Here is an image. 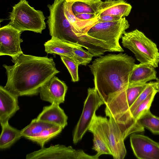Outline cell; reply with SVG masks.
<instances>
[{
  "mask_svg": "<svg viewBox=\"0 0 159 159\" xmlns=\"http://www.w3.org/2000/svg\"><path fill=\"white\" fill-rule=\"evenodd\" d=\"M155 68L149 65L135 64L129 76V85L143 84L156 80L157 72Z\"/></svg>",
  "mask_w": 159,
  "mask_h": 159,
  "instance_id": "18",
  "label": "cell"
},
{
  "mask_svg": "<svg viewBox=\"0 0 159 159\" xmlns=\"http://www.w3.org/2000/svg\"><path fill=\"white\" fill-rule=\"evenodd\" d=\"M72 7L74 15L81 13H99L102 0H72Z\"/></svg>",
  "mask_w": 159,
  "mask_h": 159,
  "instance_id": "21",
  "label": "cell"
},
{
  "mask_svg": "<svg viewBox=\"0 0 159 159\" xmlns=\"http://www.w3.org/2000/svg\"><path fill=\"white\" fill-rule=\"evenodd\" d=\"M107 139L114 159H123L126 154L124 138L120 129L112 117L108 119L100 116Z\"/></svg>",
  "mask_w": 159,
  "mask_h": 159,
  "instance_id": "10",
  "label": "cell"
},
{
  "mask_svg": "<svg viewBox=\"0 0 159 159\" xmlns=\"http://www.w3.org/2000/svg\"><path fill=\"white\" fill-rule=\"evenodd\" d=\"M72 51L78 60L80 65L86 66L90 63L93 57L89 51L84 49L82 47H73Z\"/></svg>",
  "mask_w": 159,
  "mask_h": 159,
  "instance_id": "26",
  "label": "cell"
},
{
  "mask_svg": "<svg viewBox=\"0 0 159 159\" xmlns=\"http://www.w3.org/2000/svg\"><path fill=\"white\" fill-rule=\"evenodd\" d=\"M120 17L110 15H104L98 17V22H108L117 21L121 19Z\"/></svg>",
  "mask_w": 159,
  "mask_h": 159,
  "instance_id": "28",
  "label": "cell"
},
{
  "mask_svg": "<svg viewBox=\"0 0 159 159\" xmlns=\"http://www.w3.org/2000/svg\"><path fill=\"white\" fill-rule=\"evenodd\" d=\"M93 135V145L92 149L100 156L103 154L112 155L102 126L100 116L94 115L88 129Z\"/></svg>",
  "mask_w": 159,
  "mask_h": 159,
  "instance_id": "14",
  "label": "cell"
},
{
  "mask_svg": "<svg viewBox=\"0 0 159 159\" xmlns=\"http://www.w3.org/2000/svg\"><path fill=\"white\" fill-rule=\"evenodd\" d=\"M14 65H3L7 80L4 87L17 96L39 93L41 87L60 72L52 57L25 55L11 57Z\"/></svg>",
  "mask_w": 159,
  "mask_h": 159,
  "instance_id": "1",
  "label": "cell"
},
{
  "mask_svg": "<svg viewBox=\"0 0 159 159\" xmlns=\"http://www.w3.org/2000/svg\"><path fill=\"white\" fill-rule=\"evenodd\" d=\"M18 96L0 86V122L2 124L8 121L20 109Z\"/></svg>",
  "mask_w": 159,
  "mask_h": 159,
  "instance_id": "15",
  "label": "cell"
},
{
  "mask_svg": "<svg viewBox=\"0 0 159 159\" xmlns=\"http://www.w3.org/2000/svg\"><path fill=\"white\" fill-rule=\"evenodd\" d=\"M36 118L58 125L63 129L67 125V116L59 104L54 103L43 107Z\"/></svg>",
  "mask_w": 159,
  "mask_h": 159,
  "instance_id": "16",
  "label": "cell"
},
{
  "mask_svg": "<svg viewBox=\"0 0 159 159\" xmlns=\"http://www.w3.org/2000/svg\"><path fill=\"white\" fill-rule=\"evenodd\" d=\"M129 27L128 21L124 17L117 21L98 22L87 34L104 43L109 52H122L124 50L120 44L119 39Z\"/></svg>",
  "mask_w": 159,
  "mask_h": 159,
  "instance_id": "6",
  "label": "cell"
},
{
  "mask_svg": "<svg viewBox=\"0 0 159 159\" xmlns=\"http://www.w3.org/2000/svg\"><path fill=\"white\" fill-rule=\"evenodd\" d=\"M97 154L90 155L82 150H75L71 146L66 147L59 144L51 145L27 154L26 159H98Z\"/></svg>",
  "mask_w": 159,
  "mask_h": 159,
  "instance_id": "9",
  "label": "cell"
},
{
  "mask_svg": "<svg viewBox=\"0 0 159 159\" xmlns=\"http://www.w3.org/2000/svg\"><path fill=\"white\" fill-rule=\"evenodd\" d=\"M123 46L129 49L140 63L158 66L159 52L156 44L137 29L125 32L121 37Z\"/></svg>",
  "mask_w": 159,
  "mask_h": 159,
  "instance_id": "4",
  "label": "cell"
},
{
  "mask_svg": "<svg viewBox=\"0 0 159 159\" xmlns=\"http://www.w3.org/2000/svg\"><path fill=\"white\" fill-rule=\"evenodd\" d=\"M98 14L92 13H77L75 15L77 18L83 20H89L98 18Z\"/></svg>",
  "mask_w": 159,
  "mask_h": 159,
  "instance_id": "29",
  "label": "cell"
},
{
  "mask_svg": "<svg viewBox=\"0 0 159 159\" xmlns=\"http://www.w3.org/2000/svg\"><path fill=\"white\" fill-rule=\"evenodd\" d=\"M22 32L7 24L0 28V55L14 57L23 52L20 43Z\"/></svg>",
  "mask_w": 159,
  "mask_h": 159,
  "instance_id": "11",
  "label": "cell"
},
{
  "mask_svg": "<svg viewBox=\"0 0 159 159\" xmlns=\"http://www.w3.org/2000/svg\"><path fill=\"white\" fill-rule=\"evenodd\" d=\"M103 104L104 102L95 88H88L81 115L73 134L74 143H76L82 139L88 130L96 111Z\"/></svg>",
  "mask_w": 159,
  "mask_h": 159,
  "instance_id": "8",
  "label": "cell"
},
{
  "mask_svg": "<svg viewBox=\"0 0 159 159\" xmlns=\"http://www.w3.org/2000/svg\"><path fill=\"white\" fill-rule=\"evenodd\" d=\"M137 122L153 134H159V117L153 115L150 110L143 113L137 120Z\"/></svg>",
  "mask_w": 159,
  "mask_h": 159,
  "instance_id": "24",
  "label": "cell"
},
{
  "mask_svg": "<svg viewBox=\"0 0 159 159\" xmlns=\"http://www.w3.org/2000/svg\"><path fill=\"white\" fill-rule=\"evenodd\" d=\"M156 80L157 83V90L158 92L159 93V79L157 78Z\"/></svg>",
  "mask_w": 159,
  "mask_h": 159,
  "instance_id": "30",
  "label": "cell"
},
{
  "mask_svg": "<svg viewBox=\"0 0 159 159\" xmlns=\"http://www.w3.org/2000/svg\"><path fill=\"white\" fill-rule=\"evenodd\" d=\"M61 59L68 69L73 82L79 80L78 67L79 65L70 58L65 56H61Z\"/></svg>",
  "mask_w": 159,
  "mask_h": 159,
  "instance_id": "27",
  "label": "cell"
},
{
  "mask_svg": "<svg viewBox=\"0 0 159 159\" xmlns=\"http://www.w3.org/2000/svg\"><path fill=\"white\" fill-rule=\"evenodd\" d=\"M1 125L2 131L0 136V148L4 149L10 147L22 136L21 130L11 126L8 121Z\"/></svg>",
  "mask_w": 159,
  "mask_h": 159,
  "instance_id": "20",
  "label": "cell"
},
{
  "mask_svg": "<svg viewBox=\"0 0 159 159\" xmlns=\"http://www.w3.org/2000/svg\"><path fill=\"white\" fill-rule=\"evenodd\" d=\"M132 8L125 0H106L101 5L98 17L110 15L124 17L129 16Z\"/></svg>",
  "mask_w": 159,
  "mask_h": 159,
  "instance_id": "17",
  "label": "cell"
},
{
  "mask_svg": "<svg viewBox=\"0 0 159 159\" xmlns=\"http://www.w3.org/2000/svg\"><path fill=\"white\" fill-rule=\"evenodd\" d=\"M9 19L8 24L21 32L28 30L41 33L46 28L43 11L35 10L26 0H20L13 6Z\"/></svg>",
  "mask_w": 159,
  "mask_h": 159,
  "instance_id": "5",
  "label": "cell"
},
{
  "mask_svg": "<svg viewBox=\"0 0 159 159\" xmlns=\"http://www.w3.org/2000/svg\"><path fill=\"white\" fill-rule=\"evenodd\" d=\"M65 0H54L48 5L49 15L47 21L51 39L83 47L80 39L74 32L73 27L65 15Z\"/></svg>",
  "mask_w": 159,
  "mask_h": 159,
  "instance_id": "3",
  "label": "cell"
},
{
  "mask_svg": "<svg viewBox=\"0 0 159 159\" xmlns=\"http://www.w3.org/2000/svg\"><path fill=\"white\" fill-rule=\"evenodd\" d=\"M157 92V89L154 90L137 107L130 115L132 120L137 122V120L143 113L150 110L155 95Z\"/></svg>",
  "mask_w": 159,
  "mask_h": 159,
  "instance_id": "25",
  "label": "cell"
},
{
  "mask_svg": "<svg viewBox=\"0 0 159 159\" xmlns=\"http://www.w3.org/2000/svg\"><path fill=\"white\" fill-rule=\"evenodd\" d=\"M148 83L129 85L110 95L105 103L106 116L118 120L127 111Z\"/></svg>",
  "mask_w": 159,
  "mask_h": 159,
  "instance_id": "7",
  "label": "cell"
},
{
  "mask_svg": "<svg viewBox=\"0 0 159 159\" xmlns=\"http://www.w3.org/2000/svg\"><path fill=\"white\" fill-rule=\"evenodd\" d=\"M44 46L45 51L47 53L68 57L80 65L78 60L73 52L72 48L74 47L80 46L69 44L51 39L45 42Z\"/></svg>",
  "mask_w": 159,
  "mask_h": 159,
  "instance_id": "19",
  "label": "cell"
},
{
  "mask_svg": "<svg viewBox=\"0 0 159 159\" xmlns=\"http://www.w3.org/2000/svg\"><path fill=\"white\" fill-rule=\"evenodd\" d=\"M63 129L60 126L55 125L44 129L29 140L36 143L43 148L46 143L59 134Z\"/></svg>",
  "mask_w": 159,
  "mask_h": 159,
  "instance_id": "23",
  "label": "cell"
},
{
  "mask_svg": "<svg viewBox=\"0 0 159 159\" xmlns=\"http://www.w3.org/2000/svg\"><path fill=\"white\" fill-rule=\"evenodd\" d=\"M68 87L66 84L55 75L40 88V98L51 104L64 103Z\"/></svg>",
  "mask_w": 159,
  "mask_h": 159,
  "instance_id": "13",
  "label": "cell"
},
{
  "mask_svg": "<svg viewBox=\"0 0 159 159\" xmlns=\"http://www.w3.org/2000/svg\"><path fill=\"white\" fill-rule=\"evenodd\" d=\"M130 145L136 157L139 159H159V143L145 135L133 134Z\"/></svg>",
  "mask_w": 159,
  "mask_h": 159,
  "instance_id": "12",
  "label": "cell"
},
{
  "mask_svg": "<svg viewBox=\"0 0 159 159\" xmlns=\"http://www.w3.org/2000/svg\"><path fill=\"white\" fill-rule=\"evenodd\" d=\"M55 125L53 124L38 120H32L30 124L21 130L22 137L29 139L43 130Z\"/></svg>",
  "mask_w": 159,
  "mask_h": 159,
  "instance_id": "22",
  "label": "cell"
},
{
  "mask_svg": "<svg viewBox=\"0 0 159 159\" xmlns=\"http://www.w3.org/2000/svg\"><path fill=\"white\" fill-rule=\"evenodd\" d=\"M135 60L125 53L109 54L95 59L89 66L94 88L105 103L111 94L128 86Z\"/></svg>",
  "mask_w": 159,
  "mask_h": 159,
  "instance_id": "2",
  "label": "cell"
}]
</instances>
